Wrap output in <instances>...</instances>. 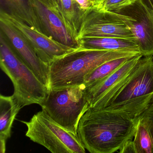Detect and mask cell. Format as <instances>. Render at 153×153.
Here are the masks:
<instances>
[{
    "mask_svg": "<svg viewBox=\"0 0 153 153\" xmlns=\"http://www.w3.org/2000/svg\"><path fill=\"white\" fill-rule=\"evenodd\" d=\"M84 84L59 89H49L45 101L41 105L53 120L66 130L77 135L79 123L89 109Z\"/></svg>",
    "mask_w": 153,
    "mask_h": 153,
    "instance_id": "277c9868",
    "label": "cell"
},
{
    "mask_svg": "<svg viewBox=\"0 0 153 153\" xmlns=\"http://www.w3.org/2000/svg\"><path fill=\"white\" fill-rule=\"evenodd\" d=\"M27 127L26 136L53 153H85L78 135L63 128L43 110L29 121H21Z\"/></svg>",
    "mask_w": 153,
    "mask_h": 153,
    "instance_id": "5b68a950",
    "label": "cell"
},
{
    "mask_svg": "<svg viewBox=\"0 0 153 153\" xmlns=\"http://www.w3.org/2000/svg\"><path fill=\"white\" fill-rule=\"evenodd\" d=\"M114 13L132 32L143 56H153V7L149 0H137Z\"/></svg>",
    "mask_w": 153,
    "mask_h": 153,
    "instance_id": "8992f818",
    "label": "cell"
},
{
    "mask_svg": "<svg viewBox=\"0 0 153 153\" xmlns=\"http://www.w3.org/2000/svg\"><path fill=\"white\" fill-rule=\"evenodd\" d=\"M149 1H150V2H151V4H152L153 7V0H149Z\"/></svg>",
    "mask_w": 153,
    "mask_h": 153,
    "instance_id": "cb8c5ba5",
    "label": "cell"
},
{
    "mask_svg": "<svg viewBox=\"0 0 153 153\" xmlns=\"http://www.w3.org/2000/svg\"><path fill=\"white\" fill-rule=\"evenodd\" d=\"M133 141L136 153H153L151 136L140 120Z\"/></svg>",
    "mask_w": 153,
    "mask_h": 153,
    "instance_id": "ac0fdd59",
    "label": "cell"
},
{
    "mask_svg": "<svg viewBox=\"0 0 153 153\" xmlns=\"http://www.w3.org/2000/svg\"><path fill=\"white\" fill-rule=\"evenodd\" d=\"M1 32L9 40L17 56L49 88L50 66L36 54L28 41L9 22L0 17Z\"/></svg>",
    "mask_w": 153,
    "mask_h": 153,
    "instance_id": "30bf717a",
    "label": "cell"
},
{
    "mask_svg": "<svg viewBox=\"0 0 153 153\" xmlns=\"http://www.w3.org/2000/svg\"><path fill=\"white\" fill-rule=\"evenodd\" d=\"M153 93V56H143L129 79L107 106Z\"/></svg>",
    "mask_w": 153,
    "mask_h": 153,
    "instance_id": "8fae6325",
    "label": "cell"
},
{
    "mask_svg": "<svg viewBox=\"0 0 153 153\" xmlns=\"http://www.w3.org/2000/svg\"><path fill=\"white\" fill-rule=\"evenodd\" d=\"M139 120L140 116L135 117L114 106L89 108L79 123L78 136L90 153H114L128 140L133 139Z\"/></svg>",
    "mask_w": 153,
    "mask_h": 153,
    "instance_id": "6da1fadb",
    "label": "cell"
},
{
    "mask_svg": "<svg viewBox=\"0 0 153 153\" xmlns=\"http://www.w3.org/2000/svg\"><path fill=\"white\" fill-rule=\"evenodd\" d=\"M43 32L54 40L75 49L79 47L70 29L59 0H31Z\"/></svg>",
    "mask_w": 153,
    "mask_h": 153,
    "instance_id": "ba28073f",
    "label": "cell"
},
{
    "mask_svg": "<svg viewBox=\"0 0 153 153\" xmlns=\"http://www.w3.org/2000/svg\"><path fill=\"white\" fill-rule=\"evenodd\" d=\"M140 53L79 47L53 61L50 65L49 89H59L84 84L85 77L103 63Z\"/></svg>",
    "mask_w": 153,
    "mask_h": 153,
    "instance_id": "7a4b0ae2",
    "label": "cell"
},
{
    "mask_svg": "<svg viewBox=\"0 0 153 153\" xmlns=\"http://www.w3.org/2000/svg\"><path fill=\"white\" fill-rule=\"evenodd\" d=\"M0 17L15 27L28 41L38 57L49 66L56 59L76 49L54 40L16 17L0 12Z\"/></svg>",
    "mask_w": 153,
    "mask_h": 153,
    "instance_id": "9c48e42d",
    "label": "cell"
},
{
    "mask_svg": "<svg viewBox=\"0 0 153 153\" xmlns=\"http://www.w3.org/2000/svg\"><path fill=\"white\" fill-rule=\"evenodd\" d=\"M142 56L140 54L132 57L111 75L85 86V93L89 103V109L93 107L106 93L131 73Z\"/></svg>",
    "mask_w": 153,
    "mask_h": 153,
    "instance_id": "7c38bea8",
    "label": "cell"
},
{
    "mask_svg": "<svg viewBox=\"0 0 153 153\" xmlns=\"http://www.w3.org/2000/svg\"><path fill=\"white\" fill-rule=\"evenodd\" d=\"M13 95L0 96V150L5 153L7 140L11 137V129L17 114L21 109Z\"/></svg>",
    "mask_w": 153,
    "mask_h": 153,
    "instance_id": "4fadbf2b",
    "label": "cell"
},
{
    "mask_svg": "<svg viewBox=\"0 0 153 153\" xmlns=\"http://www.w3.org/2000/svg\"><path fill=\"white\" fill-rule=\"evenodd\" d=\"M79 46L84 49L121 51L140 53L137 42L133 40L107 37H85L79 39Z\"/></svg>",
    "mask_w": 153,
    "mask_h": 153,
    "instance_id": "5bb4252c",
    "label": "cell"
},
{
    "mask_svg": "<svg viewBox=\"0 0 153 153\" xmlns=\"http://www.w3.org/2000/svg\"><path fill=\"white\" fill-rule=\"evenodd\" d=\"M132 57L118 58L103 63L86 76L84 85L85 86H88L94 82L111 75L120 68Z\"/></svg>",
    "mask_w": 153,
    "mask_h": 153,
    "instance_id": "e0dca14e",
    "label": "cell"
},
{
    "mask_svg": "<svg viewBox=\"0 0 153 153\" xmlns=\"http://www.w3.org/2000/svg\"><path fill=\"white\" fill-rule=\"evenodd\" d=\"M140 121L148 131L153 144V102L140 116Z\"/></svg>",
    "mask_w": 153,
    "mask_h": 153,
    "instance_id": "ffe728a7",
    "label": "cell"
},
{
    "mask_svg": "<svg viewBox=\"0 0 153 153\" xmlns=\"http://www.w3.org/2000/svg\"><path fill=\"white\" fill-rule=\"evenodd\" d=\"M84 11L94 8V2L92 0H76Z\"/></svg>",
    "mask_w": 153,
    "mask_h": 153,
    "instance_id": "7402d4cb",
    "label": "cell"
},
{
    "mask_svg": "<svg viewBox=\"0 0 153 153\" xmlns=\"http://www.w3.org/2000/svg\"><path fill=\"white\" fill-rule=\"evenodd\" d=\"M1 12L21 19L43 32L31 0H0Z\"/></svg>",
    "mask_w": 153,
    "mask_h": 153,
    "instance_id": "9a60e30c",
    "label": "cell"
},
{
    "mask_svg": "<svg viewBox=\"0 0 153 153\" xmlns=\"http://www.w3.org/2000/svg\"><path fill=\"white\" fill-rule=\"evenodd\" d=\"M0 66L14 86L13 95L22 108L45 101L49 88L17 56L1 33Z\"/></svg>",
    "mask_w": 153,
    "mask_h": 153,
    "instance_id": "3957f363",
    "label": "cell"
},
{
    "mask_svg": "<svg viewBox=\"0 0 153 153\" xmlns=\"http://www.w3.org/2000/svg\"><path fill=\"white\" fill-rule=\"evenodd\" d=\"M59 1L67 24L77 41L85 11L82 10L76 0H59Z\"/></svg>",
    "mask_w": 153,
    "mask_h": 153,
    "instance_id": "2e32d148",
    "label": "cell"
},
{
    "mask_svg": "<svg viewBox=\"0 0 153 153\" xmlns=\"http://www.w3.org/2000/svg\"><path fill=\"white\" fill-rule=\"evenodd\" d=\"M85 37H114L136 42L133 33L118 14L94 8L85 11L78 42Z\"/></svg>",
    "mask_w": 153,
    "mask_h": 153,
    "instance_id": "52a82bcc",
    "label": "cell"
},
{
    "mask_svg": "<svg viewBox=\"0 0 153 153\" xmlns=\"http://www.w3.org/2000/svg\"><path fill=\"white\" fill-rule=\"evenodd\" d=\"M137 0H105L97 9L115 12L133 4Z\"/></svg>",
    "mask_w": 153,
    "mask_h": 153,
    "instance_id": "d6986e66",
    "label": "cell"
},
{
    "mask_svg": "<svg viewBox=\"0 0 153 153\" xmlns=\"http://www.w3.org/2000/svg\"><path fill=\"white\" fill-rule=\"evenodd\" d=\"M94 2V8H97L105 0H92Z\"/></svg>",
    "mask_w": 153,
    "mask_h": 153,
    "instance_id": "603a6c76",
    "label": "cell"
},
{
    "mask_svg": "<svg viewBox=\"0 0 153 153\" xmlns=\"http://www.w3.org/2000/svg\"><path fill=\"white\" fill-rule=\"evenodd\" d=\"M118 152L120 153H136L133 139L129 140L125 142Z\"/></svg>",
    "mask_w": 153,
    "mask_h": 153,
    "instance_id": "44dd1931",
    "label": "cell"
}]
</instances>
